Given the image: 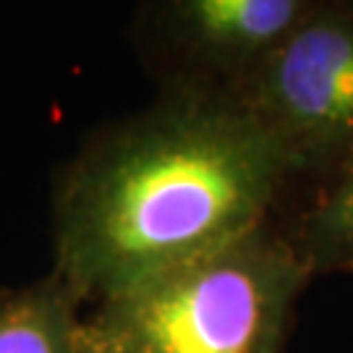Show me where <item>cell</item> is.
Masks as SVG:
<instances>
[{
    "mask_svg": "<svg viewBox=\"0 0 353 353\" xmlns=\"http://www.w3.org/2000/svg\"><path fill=\"white\" fill-rule=\"evenodd\" d=\"M288 178L236 94L168 87L63 170L52 275L97 306L267 223Z\"/></svg>",
    "mask_w": 353,
    "mask_h": 353,
    "instance_id": "1",
    "label": "cell"
},
{
    "mask_svg": "<svg viewBox=\"0 0 353 353\" xmlns=\"http://www.w3.org/2000/svg\"><path fill=\"white\" fill-rule=\"evenodd\" d=\"M312 272L270 220L81 319L87 353H288Z\"/></svg>",
    "mask_w": 353,
    "mask_h": 353,
    "instance_id": "2",
    "label": "cell"
},
{
    "mask_svg": "<svg viewBox=\"0 0 353 353\" xmlns=\"http://www.w3.org/2000/svg\"><path fill=\"white\" fill-rule=\"evenodd\" d=\"M236 97L290 178H322L353 160V6L316 3Z\"/></svg>",
    "mask_w": 353,
    "mask_h": 353,
    "instance_id": "3",
    "label": "cell"
},
{
    "mask_svg": "<svg viewBox=\"0 0 353 353\" xmlns=\"http://www.w3.org/2000/svg\"><path fill=\"white\" fill-rule=\"evenodd\" d=\"M314 6V0H168L147 6L144 26L170 68L168 87L236 94Z\"/></svg>",
    "mask_w": 353,
    "mask_h": 353,
    "instance_id": "4",
    "label": "cell"
},
{
    "mask_svg": "<svg viewBox=\"0 0 353 353\" xmlns=\"http://www.w3.org/2000/svg\"><path fill=\"white\" fill-rule=\"evenodd\" d=\"M81 301L58 275L0 290V353H87Z\"/></svg>",
    "mask_w": 353,
    "mask_h": 353,
    "instance_id": "5",
    "label": "cell"
},
{
    "mask_svg": "<svg viewBox=\"0 0 353 353\" xmlns=\"http://www.w3.org/2000/svg\"><path fill=\"white\" fill-rule=\"evenodd\" d=\"M285 236L312 278L319 272L353 275V160L316 181Z\"/></svg>",
    "mask_w": 353,
    "mask_h": 353,
    "instance_id": "6",
    "label": "cell"
}]
</instances>
